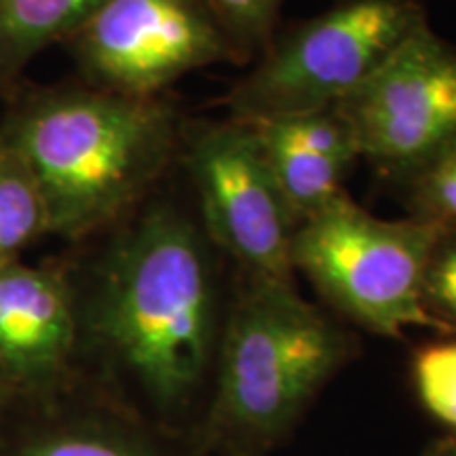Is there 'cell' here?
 Wrapping results in <instances>:
<instances>
[{
    "label": "cell",
    "instance_id": "cell-15",
    "mask_svg": "<svg viewBox=\"0 0 456 456\" xmlns=\"http://www.w3.org/2000/svg\"><path fill=\"white\" fill-rule=\"evenodd\" d=\"M412 380L427 412L456 433V340L420 346L412 359Z\"/></svg>",
    "mask_w": 456,
    "mask_h": 456
},
{
    "label": "cell",
    "instance_id": "cell-17",
    "mask_svg": "<svg viewBox=\"0 0 456 456\" xmlns=\"http://www.w3.org/2000/svg\"><path fill=\"white\" fill-rule=\"evenodd\" d=\"M423 300L429 315L448 332H456V228H450L427 265Z\"/></svg>",
    "mask_w": 456,
    "mask_h": 456
},
{
    "label": "cell",
    "instance_id": "cell-2",
    "mask_svg": "<svg viewBox=\"0 0 456 456\" xmlns=\"http://www.w3.org/2000/svg\"><path fill=\"white\" fill-rule=\"evenodd\" d=\"M178 117L159 98L95 87L32 91L0 125V146L28 165L49 235L87 239L131 212L178 155Z\"/></svg>",
    "mask_w": 456,
    "mask_h": 456
},
{
    "label": "cell",
    "instance_id": "cell-8",
    "mask_svg": "<svg viewBox=\"0 0 456 456\" xmlns=\"http://www.w3.org/2000/svg\"><path fill=\"white\" fill-rule=\"evenodd\" d=\"M334 110L359 157L410 178L456 140V47L419 28Z\"/></svg>",
    "mask_w": 456,
    "mask_h": 456
},
{
    "label": "cell",
    "instance_id": "cell-4",
    "mask_svg": "<svg viewBox=\"0 0 456 456\" xmlns=\"http://www.w3.org/2000/svg\"><path fill=\"white\" fill-rule=\"evenodd\" d=\"M450 231L419 216L380 220L342 195L296 228L292 265L346 322L399 338L408 328L446 334L425 309L429 258Z\"/></svg>",
    "mask_w": 456,
    "mask_h": 456
},
{
    "label": "cell",
    "instance_id": "cell-1",
    "mask_svg": "<svg viewBox=\"0 0 456 456\" xmlns=\"http://www.w3.org/2000/svg\"><path fill=\"white\" fill-rule=\"evenodd\" d=\"M72 281L78 379L195 444L228 302L201 224L174 203L148 205Z\"/></svg>",
    "mask_w": 456,
    "mask_h": 456
},
{
    "label": "cell",
    "instance_id": "cell-3",
    "mask_svg": "<svg viewBox=\"0 0 456 456\" xmlns=\"http://www.w3.org/2000/svg\"><path fill=\"white\" fill-rule=\"evenodd\" d=\"M355 355L353 334L296 283L241 275L226 302L197 448L266 454Z\"/></svg>",
    "mask_w": 456,
    "mask_h": 456
},
{
    "label": "cell",
    "instance_id": "cell-6",
    "mask_svg": "<svg viewBox=\"0 0 456 456\" xmlns=\"http://www.w3.org/2000/svg\"><path fill=\"white\" fill-rule=\"evenodd\" d=\"M178 155L199 203V224L241 275L294 283L298 222L285 205L248 123L195 121L180 127Z\"/></svg>",
    "mask_w": 456,
    "mask_h": 456
},
{
    "label": "cell",
    "instance_id": "cell-5",
    "mask_svg": "<svg viewBox=\"0 0 456 456\" xmlns=\"http://www.w3.org/2000/svg\"><path fill=\"white\" fill-rule=\"evenodd\" d=\"M427 24L423 0H340L273 38L228 94L231 118L258 123L332 110Z\"/></svg>",
    "mask_w": 456,
    "mask_h": 456
},
{
    "label": "cell",
    "instance_id": "cell-19",
    "mask_svg": "<svg viewBox=\"0 0 456 456\" xmlns=\"http://www.w3.org/2000/svg\"><path fill=\"white\" fill-rule=\"evenodd\" d=\"M11 397H13V391H11V387L7 380H4L3 372H0V412H3L4 406L11 402Z\"/></svg>",
    "mask_w": 456,
    "mask_h": 456
},
{
    "label": "cell",
    "instance_id": "cell-10",
    "mask_svg": "<svg viewBox=\"0 0 456 456\" xmlns=\"http://www.w3.org/2000/svg\"><path fill=\"white\" fill-rule=\"evenodd\" d=\"M78 309L72 269L0 265V372L13 395H47L78 376Z\"/></svg>",
    "mask_w": 456,
    "mask_h": 456
},
{
    "label": "cell",
    "instance_id": "cell-14",
    "mask_svg": "<svg viewBox=\"0 0 456 456\" xmlns=\"http://www.w3.org/2000/svg\"><path fill=\"white\" fill-rule=\"evenodd\" d=\"M218 21L237 61L258 60L275 38L281 0H201Z\"/></svg>",
    "mask_w": 456,
    "mask_h": 456
},
{
    "label": "cell",
    "instance_id": "cell-11",
    "mask_svg": "<svg viewBox=\"0 0 456 456\" xmlns=\"http://www.w3.org/2000/svg\"><path fill=\"white\" fill-rule=\"evenodd\" d=\"M106 0H0V89L51 45L66 43Z\"/></svg>",
    "mask_w": 456,
    "mask_h": 456
},
{
    "label": "cell",
    "instance_id": "cell-9",
    "mask_svg": "<svg viewBox=\"0 0 456 456\" xmlns=\"http://www.w3.org/2000/svg\"><path fill=\"white\" fill-rule=\"evenodd\" d=\"M171 436L78 379L47 395H13L0 412V456H195Z\"/></svg>",
    "mask_w": 456,
    "mask_h": 456
},
{
    "label": "cell",
    "instance_id": "cell-12",
    "mask_svg": "<svg viewBox=\"0 0 456 456\" xmlns=\"http://www.w3.org/2000/svg\"><path fill=\"white\" fill-rule=\"evenodd\" d=\"M254 134L260 142L279 192L298 226L345 195L342 178L351 165L281 144V142L258 134L256 129Z\"/></svg>",
    "mask_w": 456,
    "mask_h": 456
},
{
    "label": "cell",
    "instance_id": "cell-7",
    "mask_svg": "<svg viewBox=\"0 0 456 456\" xmlns=\"http://www.w3.org/2000/svg\"><path fill=\"white\" fill-rule=\"evenodd\" d=\"M89 87L152 100L235 51L201 0H106L64 43Z\"/></svg>",
    "mask_w": 456,
    "mask_h": 456
},
{
    "label": "cell",
    "instance_id": "cell-16",
    "mask_svg": "<svg viewBox=\"0 0 456 456\" xmlns=\"http://www.w3.org/2000/svg\"><path fill=\"white\" fill-rule=\"evenodd\" d=\"M412 216L456 228V140L410 175Z\"/></svg>",
    "mask_w": 456,
    "mask_h": 456
},
{
    "label": "cell",
    "instance_id": "cell-13",
    "mask_svg": "<svg viewBox=\"0 0 456 456\" xmlns=\"http://www.w3.org/2000/svg\"><path fill=\"white\" fill-rule=\"evenodd\" d=\"M43 235H49V218L41 188L28 165L0 146V265L21 260Z\"/></svg>",
    "mask_w": 456,
    "mask_h": 456
},
{
    "label": "cell",
    "instance_id": "cell-18",
    "mask_svg": "<svg viewBox=\"0 0 456 456\" xmlns=\"http://www.w3.org/2000/svg\"><path fill=\"white\" fill-rule=\"evenodd\" d=\"M425 456H456V436L444 437L427 450Z\"/></svg>",
    "mask_w": 456,
    "mask_h": 456
}]
</instances>
